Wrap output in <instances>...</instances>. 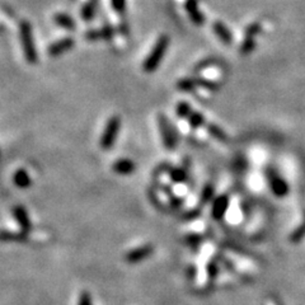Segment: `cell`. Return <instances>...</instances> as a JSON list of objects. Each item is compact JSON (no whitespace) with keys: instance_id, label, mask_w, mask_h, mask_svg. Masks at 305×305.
Returning a JSON list of instances; mask_svg holds the SVG:
<instances>
[{"instance_id":"6da1fadb","label":"cell","mask_w":305,"mask_h":305,"mask_svg":"<svg viewBox=\"0 0 305 305\" xmlns=\"http://www.w3.org/2000/svg\"><path fill=\"white\" fill-rule=\"evenodd\" d=\"M169 46V38L168 36H161L158 41H156L155 46L153 48L152 52L148 55V57L145 59L143 69L147 73H154L156 70V67L159 66L160 61L163 60L164 55H166L167 50Z\"/></svg>"},{"instance_id":"7a4b0ae2","label":"cell","mask_w":305,"mask_h":305,"mask_svg":"<svg viewBox=\"0 0 305 305\" xmlns=\"http://www.w3.org/2000/svg\"><path fill=\"white\" fill-rule=\"evenodd\" d=\"M120 127H121V120H120V117L112 116L108 120V122H107L106 127L103 130V134L101 136L100 145L102 149L108 150L113 147L117 140V136H119Z\"/></svg>"},{"instance_id":"3957f363","label":"cell","mask_w":305,"mask_h":305,"mask_svg":"<svg viewBox=\"0 0 305 305\" xmlns=\"http://www.w3.org/2000/svg\"><path fill=\"white\" fill-rule=\"evenodd\" d=\"M20 40H22L25 56L30 64H36L37 61V52H36L35 42L32 37V30L28 23H22L20 26Z\"/></svg>"},{"instance_id":"277c9868","label":"cell","mask_w":305,"mask_h":305,"mask_svg":"<svg viewBox=\"0 0 305 305\" xmlns=\"http://www.w3.org/2000/svg\"><path fill=\"white\" fill-rule=\"evenodd\" d=\"M158 125H159V131H160L161 140H163V145L166 147V149L173 150L177 147V137L174 134L173 127L169 124L168 119L163 114H159L158 117Z\"/></svg>"},{"instance_id":"5b68a950","label":"cell","mask_w":305,"mask_h":305,"mask_svg":"<svg viewBox=\"0 0 305 305\" xmlns=\"http://www.w3.org/2000/svg\"><path fill=\"white\" fill-rule=\"evenodd\" d=\"M267 179L271 191L276 197H285L289 194V184L275 171L267 169Z\"/></svg>"},{"instance_id":"8992f818","label":"cell","mask_w":305,"mask_h":305,"mask_svg":"<svg viewBox=\"0 0 305 305\" xmlns=\"http://www.w3.org/2000/svg\"><path fill=\"white\" fill-rule=\"evenodd\" d=\"M13 216H14L20 231L27 234L28 231L32 229V223H31L30 215H28L27 210H26L23 206H15V207L13 208Z\"/></svg>"},{"instance_id":"52a82bcc","label":"cell","mask_w":305,"mask_h":305,"mask_svg":"<svg viewBox=\"0 0 305 305\" xmlns=\"http://www.w3.org/2000/svg\"><path fill=\"white\" fill-rule=\"evenodd\" d=\"M229 208V197L226 195H221L214 199L211 206V216L215 220H221L225 216V213Z\"/></svg>"},{"instance_id":"ba28073f","label":"cell","mask_w":305,"mask_h":305,"mask_svg":"<svg viewBox=\"0 0 305 305\" xmlns=\"http://www.w3.org/2000/svg\"><path fill=\"white\" fill-rule=\"evenodd\" d=\"M153 252H154V247L149 246V244L137 247V248L132 249V251H130L129 253L126 254V261L129 263H139L142 262V261L147 260L148 257H150Z\"/></svg>"},{"instance_id":"9c48e42d","label":"cell","mask_w":305,"mask_h":305,"mask_svg":"<svg viewBox=\"0 0 305 305\" xmlns=\"http://www.w3.org/2000/svg\"><path fill=\"white\" fill-rule=\"evenodd\" d=\"M112 169H113L117 174H121V176H130V174H132L135 172L136 166H135L134 161L130 160V159L122 158L117 159V160L114 161L113 166H112Z\"/></svg>"},{"instance_id":"30bf717a","label":"cell","mask_w":305,"mask_h":305,"mask_svg":"<svg viewBox=\"0 0 305 305\" xmlns=\"http://www.w3.org/2000/svg\"><path fill=\"white\" fill-rule=\"evenodd\" d=\"M186 9L189 13L190 18L194 22V25L202 26L205 23V15L199 10V5H197V0H187L186 2Z\"/></svg>"},{"instance_id":"8fae6325","label":"cell","mask_w":305,"mask_h":305,"mask_svg":"<svg viewBox=\"0 0 305 305\" xmlns=\"http://www.w3.org/2000/svg\"><path fill=\"white\" fill-rule=\"evenodd\" d=\"M74 46V40L73 38H64V40H60L57 42L52 43V45L49 48V55L50 56H59V55L66 52L69 49H72Z\"/></svg>"},{"instance_id":"7c38bea8","label":"cell","mask_w":305,"mask_h":305,"mask_svg":"<svg viewBox=\"0 0 305 305\" xmlns=\"http://www.w3.org/2000/svg\"><path fill=\"white\" fill-rule=\"evenodd\" d=\"M213 30L215 32V35L220 38L221 42L225 43V45H230L231 41H233V36H231L230 31H229V28L224 23L218 20V22H215L213 25Z\"/></svg>"},{"instance_id":"4fadbf2b","label":"cell","mask_w":305,"mask_h":305,"mask_svg":"<svg viewBox=\"0 0 305 305\" xmlns=\"http://www.w3.org/2000/svg\"><path fill=\"white\" fill-rule=\"evenodd\" d=\"M13 182H14V184L18 189L22 190L28 189V187L32 184V179H31L30 174H28L27 171H25V169H18V171L15 172L14 176H13Z\"/></svg>"},{"instance_id":"5bb4252c","label":"cell","mask_w":305,"mask_h":305,"mask_svg":"<svg viewBox=\"0 0 305 305\" xmlns=\"http://www.w3.org/2000/svg\"><path fill=\"white\" fill-rule=\"evenodd\" d=\"M27 238V234L20 231V233H14V231L2 230L0 231V242H23Z\"/></svg>"},{"instance_id":"9a60e30c","label":"cell","mask_w":305,"mask_h":305,"mask_svg":"<svg viewBox=\"0 0 305 305\" xmlns=\"http://www.w3.org/2000/svg\"><path fill=\"white\" fill-rule=\"evenodd\" d=\"M206 129H207L208 134H210L213 137H215L216 140H219V142L225 143L226 140H228V136H226L225 131H224L223 129H220L218 125H214V124L207 125V126H206Z\"/></svg>"},{"instance_id":"2e32d148","label":"cell","mask_w":305,"mask_h":305,"mask_svg":"<svg viewBox=\"0 0 305 305\" xmlns=\"http://www.w3.org/2000/svg\"><path fill=\"white\" fill-rule=\"evenodd\" d=\"M214 194H215V189L211 183H206L205 186L202 187L201 194H200V201L201 203H207L213 200Z\"/></svg>"},{"instance_id":"e0dca14e","label":"cell","mask_w":305,"mask_h":305,"mask_svg":"<svg viewBox=\"0 0 305 305\" xmlns=\"http://www.w3.org/2000/svg\"><path fill=\"white\" fill-rule=\"evenodd\" d=\"M189 124L192 129H199L205 125V117L200 112H192L191 116L189 117Z\"/></svg>"},{"instance_id":"ac0fdd59","label":"cell","mask_w":305,"mask_h":305,"mask_svg":"<svg viewBox=\"0 0 305 305\" xmlns=\"http://www.w3.org/2000/svg\"><path fill=\"white\" fill-rule=\"evenodd\" d=\"M304 238H305V218L304 220L301 221L300 225H299L298 228L291 233L290 241L293 242V243H299V242L303 241Z\"/></svg>"},{"instance_id":"d6986e66","label":"cell","mask_w":305,"mask_h":305,"mask_svg":"<svg viewBox=\"0 0 305 305\" xmlns=\"http://www.w3.org/2000/svg\"><path fill=\"white\" fill-rule=\"evenodd\" d=\"M255 49V37L252 36H246V40L243 41L241 46L242 55H249Z\"/></svg>"},{"instance_id":"ffe728a7","label":"cell","mask_w":305,"mask_h":305,"mask_svg":"<svg viewBox=\"0 0 305 305\" xmlns=\"http://www.w3.org/2000/svg\"><path fill=\"white\" fill-rule=\"evenodd\" d=\"M172 181L177 182V183H182L187 179V172L183 168H173L169 173Z\"/></svg>"},{"instance_id":"44dd1931","label":"cell","mask_w":305,"mask_h":305,"mask_svg":"<svg viewBox=\"0 0 305 305\" xmlns=\"http://www.w3.org/2000/svg\"><path fill=\"white\" fill-rule=\"evenodd\" d=\"M176 111H177V116H178L179 119H189L192 113L191 106H190L189 103H186V102H181V103L177 106Z\"/></svg>"},{"instance_id":"7402d4cb","label":"cell","mask_w":305,"mask_h":305,"mask_svg":"<svg viewBox=\"0 0 305 305\" xmlns=\"http://www.w3.org/2000/svg\"><path fill=\"white\" fill-rule=\"evenodd\" d=\"M196 85H197V82L194 79H182L177 83V88L183 90V92H191Z\"/></svg>"},{"instance_id":"603a6c76","label":"cell","mask_w":305,"mask_h":305,"mask_svg":"<svg viewBox=\"0 0 305 305\" xmlns=\"http://www.w3.org/2000/svg\"><path fill=\"white\" fill-rule=\"evenodd\" d=\"M55 20H56L57 25L61 26V27H64V28H74V22H73V19L65 14L56 15Z\"/></svg>"},{"instance_id":"cb8c5ba5","label":"cell","mask_w":305,"mask_h":305,"mask_svg":"<svg viewBox=\"0 0 305 305\" xmlns=\"http://www.w3.org/2000/svg\"><path fill=\"white\" fill-rule=\"evenodd\" d=\"M78 305H93V299L88 291H82L79 295V300Z\"/></svg>"},{"instance_id":"d4e9b609","label":"cell","mask_w":305,"mask_h":305,"mask_svg":"<svg viewBox=\"0 0 305 305\" xmlns=\"http://www.w3.org/2000/svg\"><path fill=\"white\" fill-rule=\"evenodd\" d=\"M260 32H261L260 23H252V25L248 26V28L246 30V36H252V37H255V36H257Z\"/></svg>"},{"instance_id":"484cf974","label":"cell","mask_w":305,"mask_h":305,"mask_svg":"<svg viewBox=\"0 0 305 305\" xmlns=\"http://www.w3.org/2000/svg\"><path fill=\"white\" fill-rule=\"evenodd\" d=\"M207 272L210 278H215L218 276V265L215 262H211L210 265L207 266Z\"/></svg>"},{"instance_id":"4316f807","label":"cell","mask_w":305,"mask_h":305,"mask_svg":"<svg viewBox=\"0 0 305 305\" xmlns=\"http://www.w3.org/2000/svg\"><path fill=\"white\" fill-rule=\"evenodd\" d=\"M113 7L117 12H124L125 0H113Z\"/></svg>"}]
</instances>
